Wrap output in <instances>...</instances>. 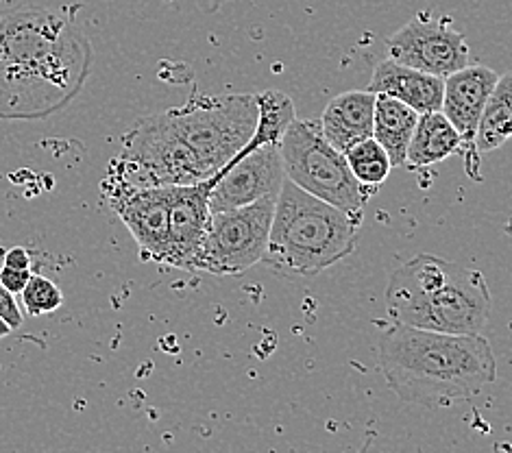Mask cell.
Masks as SVG:
<instances>
[{"label":"cell","mask_w":512,"mask_h":453,"mask_svg":"<svg viewBox=\"0 0 512 453\" xmlns=\"http://www.w3.org/2000/svg\"><path fill=\"white\" fill-rule=\"evenodd\" d=\"M277 194L234 210L212 212L192 271L242 275L262 262L275 214Z\"/></svg>","instance_id":"obj_7"},{"label":"cell","mask_w":512,"mask_h":453,"mask_svg":"<svg viewBox=\"0 0 512 453\" xmlns=\"http://www.w3.org/2000/svg\"><path fill=\"white\" fill-rule=\"evenodd\" d=\"M92 46L75 18L22 7L0 16V118L35 120L66 107L81 92Z\"/></svg>","instance_id":"obj_1"},{"label":"cell","mask_w":512,"mask_h":453,"mask_svg":"<svg viewBox=\"0 0 512 453\" xmlns=\"http://www.w3.org/2000/svg\"><path fill=\"white\" fill-rule=\"evenodd\" d=\"M258 96V107H260V116H258V127H255V133L249 144L258 146L266 142H282L284 133L295 120V103L288 94L279 92V90H266L255 94Z\"/></svg>","instance_id":"obj_18"},{"label":"cell","mask_w":512,"mask_h":453,"mask_svg":"<svg viewBox=\"0 0 512 453\" xmlns=\"http://www.w3.org/2000/svg\"><path fill=\"white\" fill-rule=\"evenodd\" d=\"M499 75L489 66H465L445 77L441 112L449 118L462 138L467 159L478 157L475 131H478L484 105L495 88Z\"/></svg>","instance_id":"obj_11"},{"label":"cell","mask_w":512,"mask_h":453,"mask_svg":"<svg viewBox=\"0 0 512 453\" xmlns=\"http://www.w3.org/2000/svg\"><path fill=\"white\" fill-rule=\"evenodd\" d=\"M64 295L53 279L33 275L27 288L22 290V305L31 316H44L62 308Z\"/></svg>","instance_id":"obj_20"},{"label":"cell","mask_w":512,"mask_h":453,"mask_svg":"<svg viewBox=\"0 0 512 453\" xmlns=\"http://www.w3.org/2000/svg\"><path fill=\"white\" fill-rule=\"evenodd\" d=\"M279 146L286 179L349 216L364 218V205L375 190L353 177L345 153L325 140L319 120L295 118Z\"/></svg>","instance_id":"obj_6"},{"label":"cell","mask_w":512,"mask_h":453,"mask_svg":"<svg viewBox=\"0 0 512 453\" xmlns=\"http://www.w3.org/2000/svg\"><path fill=\"white\" fill-rule=\"evenodd\" d=\"M508 140H512V72L497 79L484 105L478 131H475V149L478 153H491Z\"/></svg>","instance_id":"obj_17"},{"label":"cell","mask_w":512,"mask_h":453,"mask_svg":"<svg viewBox=\"0 0 512 453\" xmlns=\"http://www.w3.org/2000/svg\"><path fill=\"white\" fill-rule=\"evenodd\" d=\"M375 99L371 90H351L327 103L319 125L336 151L347 153L353 144L373 138Z\"/></svg>","instance_id":"obj_14"},{"label":"cell","mask_w":512,"mask_h":453,"mask_svg":"<svg viewBox=\"0 0 512 453\" xmlns=\"http://www.w3.org/2000/svg\"><path fill=\"white\" fill-rule=\"evenodd\" d=\"M5 266L11 268H31V255L27 249L14 247L5 253Z\"/></svg>","instance_id":"obj_23"},{"label":"cell","mask_w":512,"mask_h":453,"mask_svg":"<svg viewBox=\"0 0 512 453\" xmlns=\"http://www.w3.org/2000/svg\"><path fill=\"white\" fill-rule=\"evenodd\" d=\"M166 125L186 146L201 181L216 177L251 142L258 127V96H192L162 112Z\"/></svg>","instance_id":"obj_5"},{"label":"cell","mask_w":512,"mask_h":453,"mask_svg":"<svg viewBox=\"0 0 512 453\" xmlns=\"http://www.w3.org/2000/svg\"><path fill=\"white\" fill-rule=\"evenodd\" d=\"M0 3H3V0H0Z\"/></svg>","instance_id":"obj_25"},{"label":"cell","mask_w":512,"mask_h":453,"mask_svg":"<svg viewBox=\"0 0 512 453\" xmlns=\"http://www.w3.org/2000/svg\"><path fill=\"white\" fill-rule=\"evenodd\" d=\"M345 157L353 177H356L362 186L373 190L380 188L388 179L390 170H393V162H390L386 149L375 138H367L353 144L345 153Z\"/></svg>","instance_id":"obj_19"},{"label":"cell","mask_w":512,"mask_h":453,"mask_svg":"<svg viewBox=\"0 0 512 453\" xmlns=\"http://www.w3.org/2000/svg\"><path fill=\"white\" fill-rule=\"evenodd\" d=\"M282 142L247 144L214 177L210 192V212H225L279 194L284 186Z\"/></svg>","instance_id":"obj_9"},{"label":"cell","mask_w":512,"mask_h":453,"mask_svg":"<svg viewBox=\"0 0 512 453\" xmlns=\"http://www.w3.org/2000/svg\"><path fill=\"white\" fill-rule=\"evenodd\" d=\"M31 277H33L31 268H11L5 264L0 268V281H3V286L11 292V295H22V290L27 288Z\"/></svg>","instance_id":"obj_21"},{"label":"cell","mask_w":512,"mask_h":453,"mask_svg":"<svg viewBox=\"0 0 512 453\" xmlns=\"http://www.w3.org/2000/svg\"><path fill=\"white\" fill-rule=\"evenodd\" d=\"M367 90L406 103L412 109H417L419 114H428L438 112L443 107L445 79L386 57L375 68Z\"/></svg>","instance_id":"obj_13"},{"label":"cell","mask_w":512,"mask_h":453,"mask_svg":"<svg viewBox=\"0 0 512 453\" xmlns=\"http://www.w3.org/2000/svg\"><path fill=\"white\" fill-rule=\"evenodd\" d=\"M11 332H14V329H11V325L5 321L3 316H0V338H7Z\"/></svg>","instance_id":"obj_24"},{"label":"cell","mask_w":512,"mask_h":453,"mask_svg":"<svg viewBox=\"0 0 512 453\" xmlns=\"http://www.w3.org/2000/svg\"><path fill=\"white\" fill-rule=\"evenodd\" d=\"M462 151V138L458 129L451 125L449 118L438 112L421 114L417 129L408 146L406 166L412 170H423L434 164L445 162L447 157Z\"/></svg>","instance_id":"obj_15"},{"label":"cell","mask_w":512,"mask_h":453,"mask_svg":"<svg viewBox=\"0 0 512 453\" xmlns=\"http://www.w3.org/2000/svg\"><path fill=\"white\" fill-rule=\"evenodd\" d=\"M360 218L284 179L262 262L288 277H314L356 251Z\"/></svg>","instance_id":"obj_4"},{"label":"cell","mask_w":512,"mask_h":453,"mask_svg":"<svg viewBox=\"0 0 512 453\" xmlns=\"http://www.w3.org/2000/svg\"><path fill=\"white\" fill-rule=\"evenodd\" d=\"M0 316H3L11 325V329H18L24 323V316L16 301V295H11V292L3 286V281H0Z\"/></svg>","instance_id":"obj_22"},{"label":"cell","mask_w":512,"mask_h":453,"mask_svg":"<svg viewBox=\"0 0 512 453\" xmlns=\"http://www.w3.org/2000/svg\"><path fill=\"white\" fill-rule=\"evenodd\" d=\"M375 118H373V138L380 142L390 162L395 166H406L408 146L417 129L419 112L410 105L384 94H375Z\"/></svg>","instance_id":"obj_16"},{"label":"cell","mask_w":512,"mask_h":453,"mask_svg":"<svg viewBox=\"0 0 512 453\" xmlns=\"http://www.w3.org/2000/svg\"><path fill=\"white\" fill-rule=\"evenodd\" d=\"M386 386L408 406L469 401L495 384V353L482 334H445L393 323L380 338Z\"/></svg>","instance_id":"obj_2"},{"label":"cell","mask_w":512,"mask_h":453,"mask_svg":"<svg viewBox=\"0 0 512 453\" xmlns=\"http://www.w3.org/2000/svg\"><path fill=\"white\" fill-rule=\"evenodd\" d=\"M214 177L190 186L170 188V251L168 266L192 271L210 220V192Z\"/></svg>","instance_id":"obj_12"},{"label":"cell","mask_w":512,"mask_h":453,"mask_svg":"<svg viewBox=\"0 0 512 453\" xmlns=\"http://www.w3.org/2000/svg\"><path fill=\"white\" fill-rule=\"evenodd\" d=\"M170 188H101L109 210L123 220L136 240L144 262L168 264L170 251Z\"/></svg>","instance_id":"obj_10"},{"label":"cell","mask_w":512,"mask_h":453,"mask_svg":"<svg viewBox=\"0 0 512 453\" xmlns=\"http://www.w3.org/2000/svg\"><path fill=\"white\" fill-rule=\"evenodd\" d=\"M386 53L399 64L443 79L471 64V48L465 35L451 27L449 20L423 14L414 16L390 35Z\"/></svg>","instance_id":"obj_8"},{"label":"cell","mask_w":512,"mask_h":453,"mask_svg":"<svg viewBox=\"0 0 512 453\" xmlns=\"http://www.w3.org/2000/svg\"><path fill=\"white\" fill-rule=\"evenodd\" d=\"M386 312L401 325L482 334L491 316V290L480 271L423 253L390 275Z\"/></svg>","instance_id":"obj_3"}]
</instances>
